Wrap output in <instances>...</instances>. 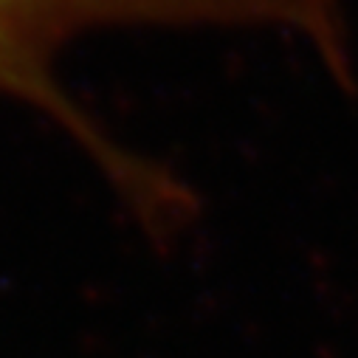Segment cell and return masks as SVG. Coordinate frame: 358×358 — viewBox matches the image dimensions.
I'll return each mask as SVG.
<instances>
[{"label": "cell", "instance_id": "obj_1", "mask_svg": "<svg viewBox=\"0 0 358 358\" xmlns=\"http://www.w3.org/2000/svg\"><path fill=\"white\" fill-rule=\"evenodd\" d=\"M336 12L338 0H0V96L48 119L158 231L181 223L192 198L71 96L57 71L65 48L105 29H274L310 45L333 31Z\"/></svg>", "mask_w": 358, "mask_h": 358}]
</instances>
